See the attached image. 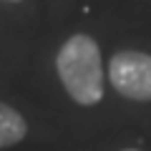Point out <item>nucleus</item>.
Here are the masks:
<instances>
[{
	"mask_svg": "<svg viewBox=\"0 0 151 151\" xmlns=\"http://www.w3.org/2000/svg\"><path fill=\"white\" fill-rule=\"evenodd\" d=\"M108 81L124 98L151 101V55L121 50L108 63Z\"/></svg>",
	"mask_w": 151,
	"mask_h": 151,
	"instance_id": "f03ea898",
	"label": "nucleus"
},
{
	"mask_svg": "<svg viewBox=\"0 0 151 151\" xmlns=\"http://www.w3.org/2000/svg\"><path fill=\"white\" fill-rule=\"evenodd\" d=\"M58 76L68 96L81 106H93L103 98V68L101 50L88 35H70L58 50Z\"/></svg>",
	"mask_w": 151,
	"mask_h": 151,
	"instance_id": "f257e3e1",
	"label": "nucleus"
},
{
	"mask_svg": "<svg viewBox=\"0 0 151 151\" xmlns=\"http://www.w3.org/2000/svg\"><path fill=\"white\" fill-rule=\"evenodd\" d=\"M124 151H139V149H124Z\"/></svg>",
	"mask_w": 151,
	"mask_h": 151,
	"instance_id": "20e7f679",
	"label": "nucleus"
},
{
	"mask_svg": "<svg viewBox=\"0 0 151 151\" xmlns=\"http://www.w3.org/2000/svg\"><path fill=\"white\" fill-rule=\"evenodd\" d=\"M25 131H28L25 119H23L15 108L0 103V149H5V146H13V144H18V141H23Z\"/></svg>",
	"mask_w": 151,
	"mask_h": 151,
	"instance_id": "7ed1b4c3",
	"label": "nucleus"
}]
</instances>
